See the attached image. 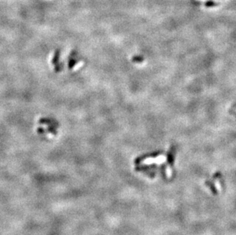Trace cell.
<instances>
[{
	"label": "cell",
	"mask_w": 236,
	"mask_h": 235,
	"mask_svg": "<svg viewBox=\"0 0 236 235\" xmlns=\"http://www.w3.org/2000/svg\"><path fill=\"white\" fill-rule=\"evenodd\" d=\"M205 5H206V7H212V6H215V5H218V4L215 3V2H214L213 1H209V2H206Z\"/></svg>",
	"instance_id": "obj_1"
},
{
	"label": "cell",
	"mask_w": 236,
	"mask_h": 235,
	"mask_svg": "<svg viewBox=\"0 0 236 235\" xmlns=\"http://www.w3.org/2000/svg\"><path fill=\"white\" fill-rule=\"evenodd\" d=\"M230 114H232V115H233L234 116H235L236 118V112H233V111H232V112H230Z\"/></svg>",
	"instance_id": "obj_2"
},
{
	"label": "cell",
	"mask_w": 236,
	"mask_h": 235,
	"mask_svg": "<svg viewBox=\"0 0 236 235\" xmlns=\"http://www.w3.org/2000/svg\"><path fill=\"white\" fill-rule=\"evenodd\" d=\"M233 108H236V104H235V105H233Z\"/></svg>",
	"instance_id": "obj_3"
}]
</instances>
